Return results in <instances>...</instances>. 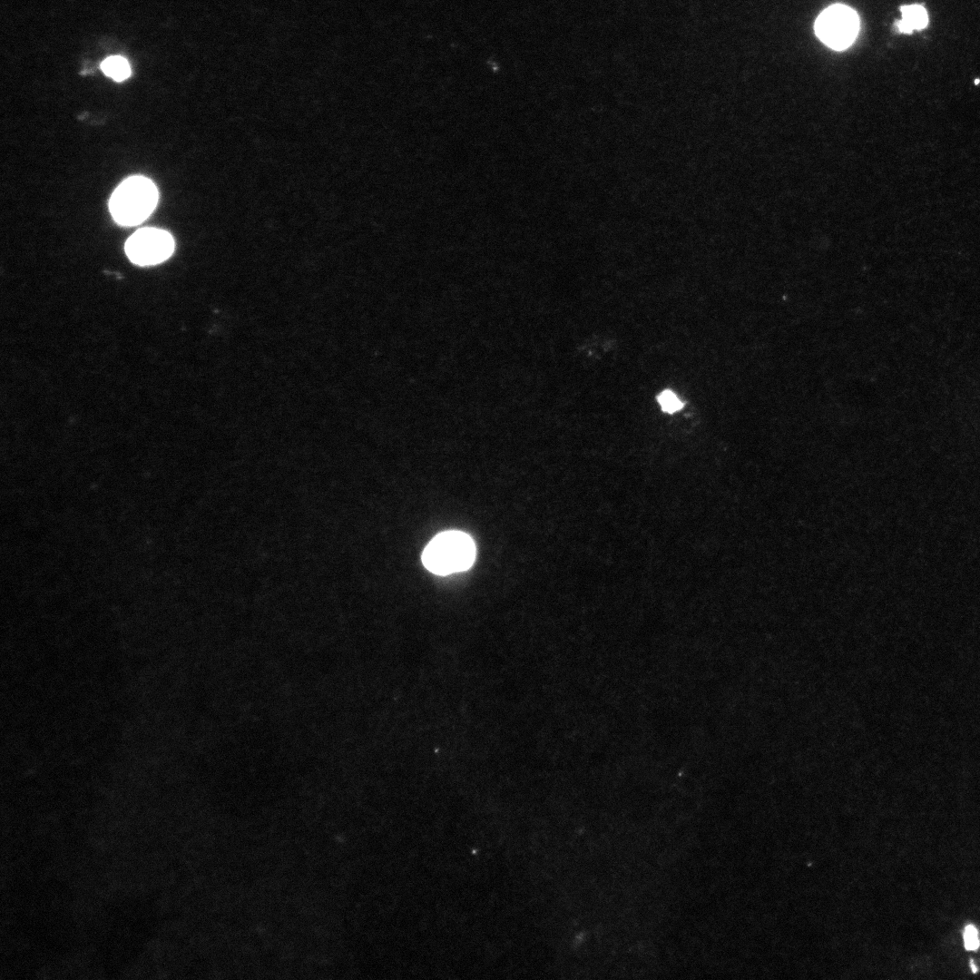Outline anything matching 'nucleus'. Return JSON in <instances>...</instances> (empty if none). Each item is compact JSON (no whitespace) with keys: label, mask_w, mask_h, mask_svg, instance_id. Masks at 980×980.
Masks as SVG:
<instances>
[{"label":"nucleus","mask_w":980,"mask_h":980,"mask_svg":"<svg viewBox=\"0 0 980 980\" xmlns=\"http://www.w3.org/2000/svg\"><path fill=\"white\" fill-rule=\"evenodd\" d=\"M475 553L470 535L450 530L436 535L424 549L421 559L431 573L447 575L469 569L475 562Z\"/></svg>","instance_id":"f257e3e1"},{"label":"nucleus","mask_w":980,"mask_h":980,"mask_svg":"<svg viewBox=\"0 0 980 980\" xmlns=\"http://www.w3.org/2000/svg\"><path fill=\"white\" fill-rule=\"evenodd\" d=\"M158 198V190L151 180L132 176L114 190L109 200V210L118 224L134 226L152 214Z\"/></svg>","instance_id":"f03ea898"},{"label":"nucleus","mask_w":980,"mask_h":980,"mask_svg":"<svg viewBox=\"0 0 980 980\" xmlns=\"http://www.w3.org/2000/svg\"><path fill=\"white\" fill-rule=\"evenodd\" d=\"M817 36L836 50L848 48L856 39L859 29L858 14L844 5H833L825 9L815 22Z\"/></svg>","instance_id":"7ed1b4c3"},{"label":"nucleus","mask_w":980,"mask_h":980,"mask_svg":"<svg viewBox=\"0 0 980 980\" xmlns=\"http://www.w3.org/2000/svg\"><path fill=\"white\" fill-rule=\"evenodd\" d=\"M175 247L172 236L166 230L142 228L135 231L125 242L128 258L141 266L154 265L167 260Z\"/></svg>","instance_id":"20e7f679"},{"label":"nucleus","mask_w":980,"mask_h":980,"mask_svg":"<svg viewBox=\"0 0 980 980\" xmlns=\"http://www.w3.org/2000/svg\"><path fill=\"white\" fill-rule=\"evenodd\" d=\"M900 10L902 19L897 21V26L901 33L910 34L913 30H921L927 25V12L922 5H905Z\"/></svg>","instance_id":"39448f33"},{"label":"nucleus","mask_w":980,"mask_h":980,"mask_svg":"<svg viewBox=\"0 0 980 980\" xmlns=\"http://www.w3.org/2000/svg\"><path fill=\"white\" fill-rule=\"evenodd\" d=\"M103 72L114 81L121 82L131 75V66L122 56H110L101 64Z\"/></svg>","instance_id":"423d86ee"},{"label":"nucleus","mask_w":980,"mask_h":980,"mask_svg":"<svg viewBox=\"0 0 980 980\" xmlns=\"http://www.w3.org/2000/svg\"><path fill=\"white\" fill-rule=\"evenodd\" d=\"M658 401L664 412L674 413L680 410L683 404L677 396L669 390L662 392L658 396Z\"/></svg>","instance_id":"0eeeda50"},{"label":"nucleus","mask_w":980,"mask_h":980,"mask_svg":"<svg viewBox=\"0 0 980 980\" xmlns=\"http://www.w3.org/2000/svg\"><path fill=\"white\" fill-rule=\"evenodd\" d=\"M965 946L968 950H975L979 947L980 942L978 938V933L975 926L969 925L965 927L964 932Z\"/></svg>","instance_id":"6e6552de"},{"label":"nucleus","mask_w":980,"mask_h":980,"mask_svg":"<svg viewBox=\"0 0 980 980\" xmlns=\"http://www.w3.org/2000/svg\"><path fill=\"white\" fill-rule=\"evenodd\" d=\"M970 966L972 968L973 973H976L977 968L975 967V965L973 960H970Z\"/></svg>","instance_id":"1a4fd4ad"},{"label":"nucleus","mask_w":980,"mask_h":980,"mask_svg":"<svg viewBox=\"0 0 980 980\" xmlns=\"http://www.w3.org/2000/svg\"><path fill=\"white\" fill-rule=\"evenodd\" d=\"M978 83H979V79H976V81L975 82V84H977Z\"/></svg>","instance_id":"9d476101"}]
</instances>
